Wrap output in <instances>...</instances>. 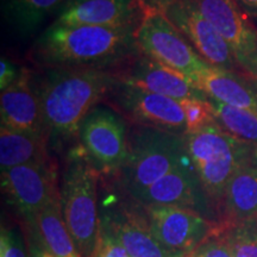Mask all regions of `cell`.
<instances>
[{"label": "cell", "instance_id": "obj_33", "mask_svg": "<svg viewBox=\"0 0 257 257\" xmlns=\"http://www.w3.org/2000/svg\"><path fill=\"white\" fill-rule=\"evenodd\" d=\"M35 257H55L51 253L49 250H43V251H38L36 252V255H35Z\"/></svg>", "mask_w": 257, "mask_h": 257}, {"label": "cell", "instance_id": "obj_34", "mask_svg": "<svg viewBox=\"0 0 257 257\" xmlns=\"http://www.w3.org/2000/svg\"><path fill=\"white\" fill-rule=\"evenodd\" d=\"M252 159L255 160V162L257 163V147L253 149V154H252Z\"/></svg>", "mask_w": 257, "mask_h": 257}, {"label": "cell", "instance_id": "obj_10", "mask_svg": "<svg viewBox=\"0 0 257 257\" xmlns=\"http://www.w3.org/2000/svg\"><path fill=\"white\" fill-rule=\"evenodd\" d=\"M2 188L11 204L35 229L40 212L60 192L55 163L49 159L2 172Z\"/></svg>", "mask_w": 257, "mask_h": 257}, {"label": "cell", "instance_id": "obj_28", "mask_svg": "<svg viewBox=\"0 0 257 257\" xmlns=\"http://www.w3.org/2000/svg\"><path fill=\"white\" fill-rule=\"evenodd\" d=\"M93 257H130L126 250L111 234L99 231V238L96 243Z\"/></svg>", "mask_w": 257, "mask_h": 257}, {"label": "cell", "instance_id": "obj_6", "mask_svg": "<svg viewBox=\"0 0 257 257\" xmlns=\"http://www.w3.org/2000/svg\"><path fill=\"white\" fill-rule=\"evenodd\" d=\"M130 124L106 104L93 107L79 127L78 143L100 175L117 176L127 155Z\"/></svg>", "mask_w": 257, "mask_h": 257}, {"label": "cell", "instance_id": "obj_4", "mask_svg": "<svg viewBox=\"0 0 257 257\" xmlns=\"http://www.w3.org/2000/svg\"><path fill=\"white\" fill-rule=\"evenodd\" d=\"M186 156L182 135L130 124L127 155L117 174L118 184L127 195L134 197L172 172Z\"/></svg>", "mask_w": 257, "mask_h": 257}, {"label": "cell", "instance_id": "obj_29", "mask_svg": "<svg viewBox=\"0 0 257 257\" xmlns=\"http://www.w3.org/2000/svg\"><path fill=\"white\" fill-rule=\"evenodd\" d=\"M22 68L23 67H18L9 57H2V61H0V89L2 91L9 88L19 78Z\"/></svg>", "mask_w": 257, "mask_h": 257}, {"label": "cell", "instance_id": "obj_31", "mask_svg": "<svg viewBox=\"0 0 257 257\" xmlns=\"http://www.w3.org/2000/svg\"><path fill=\"white\" fill-rule=\"evenodd\" d=\"M248 18L257 21V0H234Z\"/></svg>", "mask_w": 257, "mask_h": 257}, {"label": "cell", "instance_id": "obj_26", "mask_svg": "<svg viewBox=\"0 0 257 257\" xmlns=\"http://www.w3.org/2000/svg\"><path fill=\"white\" fill-rule=\"evenodd\" d=\"M221 229H223V226L216 227L213 232L187 257H233V251L229 239L217 237Z\"/></svg>", "mask_w": 257, "mask_h": 257}, {"label": "cell", "instance_id": "obj_15", "mask_svg": "<svg viewBox=\"0 0 257 257\" xmlns=\"http://www.w3.org/2000/svg\"><path fill=\"white\" fill-rule=\"evenodd\" d=\"M144 14L140 0H67L51 24L138 28Z\"/></svg>", "mask_w": 257, "mask_h": 257}, {"label": "cell", "instance_id": "obj_16", "mask_svg": "<svg viewBox=\"0 0 257 257\" xmlns=\"http://www.w3.org/2000/svg\"><path fill=\"white\" fill-rule=\"evenodd\" d=\"M117 76L126 85L168 96L180 102L187 99H207L185 75L150 60L142 53L120 69Z\"/></svg>", "mask_w": 257, "mask_h": 257}, {"label": "cell", "instance_id": "obj_14", "mask_svg": "<svg viewBox=\"0 0 257 257\" xmlns=\"http://www.w3.org/2000/svg\"><path fill=\"white\" fill-rule=\"evenodd\" d=\"M199 12L221 35L233 51L237 63L248 76L257 53V29L234 0H191Z\"/></svg>", "mask_w": 257, "mask_h": 257}, {"label": "cell", "instance_id": "obj_27", "mask_svg": "<svg viewBox=\"0 0 257 257\" xmlns=\"http://www.w3.org/2000/svg\"><path fill=\"white\" fill-rule=\"evenodd\" d=\"M0 257H28L24 239L17 229L3 225L0 237Z\"/></svg>", "mask_w": 257, "mask_h": 257}, {"label": "cell", "instance_id": "obj_5", "mask_svg": "<svg viewBox=\"0 0 257 257\" xmlns=\"http://www.w3.org/2000/svg\"><path fill=\"white\" fill-rule=\"evenodd\" d=\"M185 143L208 199L221 206L231 176L239 166L250 162L252 146L231 136L217 123L198 133L186 134Z\"/></svg>", "mask_w": 257, "mask_h": 257}, {"label": "cell", "instance_id": "obj_24", "mask_svg": "<svg viewBox=\"0 0 257 257\" xmlns=\"http://www.w3.org/2000/svg\"><path fill=\"white\" fill-rule=\"evenodd\" d=\"M186 118V134H194L216 124L213 107L207 99H187L181 101Z\"/></svg>", "mask_w": 257, "mask_h": 257}, {"label": "cell", "instance_id": "obj_12", "mask_svg": "<svg viewBox=\"0 0 257 257\" xmlns=\"http://www.w3.org/2000/svg\"><path fill=\"white\" fill-rule=\"evenodd\" d=\"M131 198L144 208L178 206L200 214L208 211L210 202L188 154L172 172Z\"/></svg>", "mask_w": 257, "mask_h": 257}, {"label": "cell", "instance_id": "obj_21", "mask_svg": "<svg viewBox=\"0 0 257 257\" xmlns=\"http://www.w3.org/2000/svg\"><path fill=\"white\" fill-rule=\"evenodd\" d=\"M44 244L55 257H80L64 221L61 193H56L38 214L36 227Z\"/></svg>", "mask_w": 257, "mask_h": 257}, {"label": "cell", "instance_id": "obj_25", "mask_svg": "<svg viewBox=\"0 0 257 257\" xmlns=\"http://www.w3.org/2000/svg\"><path fill=\"white\" fill-rule=\"evenodd\" d=\"M229 242L233 257H257V224L256 221L238 224Z\"/></svg>", "mask_w": 257, "mask_h": 257}, {"label": "cell", "instance_id": "obj_19", "mask_svg": "<svg viewBox=\"0 0 257 257\" xmlns=\"http://www.w3.org/2000/svg\"><path fill=\"white\" fill-rule=\"evenodd\" d=\"M221 206L231 226L257 221V167L250 162L238 167L226 186Z\"/></svg>", "mask_w": 257, "mask_h": 257}, {"label": "cell", "instance_id": "obj_17", "mask_svg": "<svg viewBox=\"0 0 257 257\" xmlns=\"http://www.w3.org/2000/svg\"><path fill=\"white\" fill-rule=\"evenodd\" d=\"M0 126L22 133L47 135L37 87L28 67H23L19 78L2 91Z\"/></svg>", "mask_w": 257, "mask_h": 257}, {"label": "cell", "instance_id": "obj_7", "mask_svg": "<svg viewBox=\"0 0 257 257\" xmlns=\"http://www.w3.org/2000/svg\"><path fill=\"white\" fill-rule=\"evenodd\" d=\"M136 40L144 56L174 69L191 81L208 66L163 12L146 10Z\"/></svg>", "mask_w": 257, "mask_h": 257}, {"label": "cell", "instance_id": "obj_23", "mask_svg": "<svg viewBox=\"0 0 257 257\" xmlns=\"http://www.w3.org/2000/svg\"><path fill=\"white\" fill-rule=\"evenodd\" d=\"M217 124L242 142L257 147V113L208 99Z\"/></svg>", "mask_w": 257, "mask_h": 257}, {"label": "cell", "instance_id": "obj_30", "mask_svg": "<svg viewBox=\"0 0 257 257\" xmlns=\"http://www.w3.org/2000/svg\"><path fill=\"white\" fill-rule=\"evenodd\" d=\"M176 2L178 0H140V3L146 10H156L163 14Z\"/></svg>", "mask_w": 257, "mask_h": 257}, {"label": "cell", "instance_id": "obj_32", "mask_svg": "<svg viewBox=\"0 0 257 257\" xmlns=\"http://www.w3.org/2000/svg\"><path fill=\"white\" fill-rule=\"evenodd\" d=\"M248 76H249L250 79H252L253 81L257 83V53H256L255 57H253V60H252V62H251V66H250Z\"/></svg>", "mask_w": 257, "mask_h": 257}, {"label": "cell", "instance_id": "obj_13", "mask_svg": "<svg viewBox=\"0 0 257 257\" xmlns=\"http://www.w3.org/2000/svg\"><path fill=\"white\" fill-rule=\"evenodd\" d=\"M155 238L170 251L188 256L213 232L214 226L200 213L178 206L146 208Z\"/></svg>", "mask_w": 257, "mask_h": 257}, {"label": "cell", "instance_id": "obj_1", "mask_svg": "<svg viewBox=\"0 0 257 257\" xmlns=\"http://www.w3.org/2000/svg\"><path fill=\"white\" fill-rule=\"evenodd\" d=\"M137 28L53 25L34 42L29 57L41 69H94L117 74L140 55Z\"/></svg>", "mask_w": 257, "mask_h": 257}, {"label": "cell", "instance_id": "obj_20", "mask_svg": "<svg viewBox=\"0 0 257 257\" xmlns=\"http://www.w3.org/2000/svg\"><path fill=\"white\" fill-rule=\"evenodd\" d=\"M47 135L22 133L0 126L2 172L27 163L49 160Z\"/></svg>", "mask_w": 257, "mask_h": 257}, {"label": "cell", "instance_id": "obj_18", "mask_svg": "<svg viewBox=\"0 0 257 257\" xmlns=\"http://www.w3.org/2000/svg\"><path fill=\"white\" fill-rule=\"evenodd\" d=\"M192 82L208 99L257 113V83L244 74L208 64Z\"/></svg>", "mask_w": 257, "mask_h": 257}, {"label": "cell", "instance_id": "obj_8", "mask_svg": "<svg viewBox=\"0 0 257 257\" xmlns=\"http://www.w3.org/2000/svg\"><path fill=\"white\" fill-rule=\"evenodd\" d=\"M99 206V231L111 234L126 250L130 257H187L170 251L152 233L146 210L128 197L119 201L117 194H107Z\"/></svg>", "mask_w": 257, "mask_h": 257}, {"label": "cell", "instance_id": "obj_9", "mask_svg": "<svg viewBox=\"0 0 257 257\" xmlns=\"http://www.w3.org/2000/svg\"><path fill=\"white\" fill-rule=\"evenodd\" d=\"M104 101L130 124L186 135V118L181 102L168 96L143 91L119 80Z\"/></svg>", "mask_w": 257, "mask_h": 257}, {"label": "cell", "instance_id": "obj_22", "mask_svg": "<svg viewBox=\"0 0 257 257\" xmlns=\"http://www.w3.org/2000/svg\"><path fill=\"white\" fill-rule=\"evenodd\" d=\"M67 0H3L8 21L23 36L31 34L46 19L59 12Z\"/></svg>", "mask_w": 257, "mask_h": 257}, {"label": "cell", "instance_id": "obj_3", "mask_svg": "<svg viewBox=\"0 0 257 257\" xmlns=\"http://www.w3.org/2000/svg\"><path fill=\"white\" fill-rule=\"evenodd\" d=\"M100 173L79 143L67 154L61 185V205L80 257H93L99 238L98 185Z\"/></svg>", "mask_w": 257, "mask_h": 257}, {"label": "cell", "instance_id": "obj_11", "mask_svg": "<svg viewBox=\"0 0 257 257\" xmlns=\"http://www.w3.org/2000/svg\"><path fill=\"white\" fill-rule=\"evenodd\" d=\"M165 15L187 38L205 62L218 68L244 74L227 42L199 12L191 0H178Z\"/></svg>", "mask_w": 257, "mask_h": 257}, {"label": "cell", "instance_id": "obj_2", "mask_svg": "<svg viewBox=\"0 0 257 257\" xmlns=\"http://www.w3.org/2000/svg\"><path fill=\"white\" fill-rule=\"evenodd\" d=\"M36 85L48 141L63 146L78 140L88 112L101 104L119 81L117 74L94 69H42Z\"/></svg>", "mask_w": 257, "mask_h": 257}]
</instances>
